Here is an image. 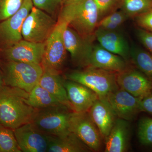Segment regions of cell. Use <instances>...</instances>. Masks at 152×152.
<instances>
[{"label":"cell","instance_id":"obj_27","mask_svg":"<svg viewBox=\"0 0 152 152\" xmlns=\"http://www.w3.org/2000/svg\"><path fill=\"white\" fill-rule=\"evenodd\" d=\"M140 141L145 145H152V118H143L140 121L138 128Z\"/></svg>","mask_w":152,"mask_h":152},{"label":"cell","instance_id":"obj_5","mask_svg":"<svg viewBox=\"0 0 152 152\" xmlns=\"http://www.w3.org/2000/svg\"><path fill=\"white\" fill-rule=\"evenodd\" d=\"M68 26L60 18L51 34L45 42V48L41 65L45 72L60 74L66 58L67 50L64 41V33Z\"/></svg>","mask_w":152,"mask_h":152},{"label":"cell","instance_id":"obj_14","mask_svg":"<svg viewBox=\"0 0 152 152\" xmlns=\"http://www.w3.org/2000/svg\"><path fill=\"white\" fill-rule=\"evenodd\" d=\"M107 99L118 118L130 121L141 111V99L134 96L119 87L110 93Z\"/></svg>","mask_w":152,"mask_h":152},{"label":"cell","instance_id":"obj_20","mask_svg":"<svg viewBox=\"0 0 152 152\" xmlns=\"http://www.w3.org/2000/svg\"><path fill=\"white\" fill-rule=\"evenodd\" d=\"M48 135V134H47ZM48 152H86L91 149L72 132L59 136L49 135Z\"/></svg>","mask_w":152,"mask_h":152},{"label":"cell","instance_id":"obj_8","mask_svg":"<svg viewBox=\"0 0 152 152\" xmlns=\"http://www.w3.org/2000/svg\"><path fill=\"white\" fill-rule=\"evenodd\" d=\"M34 7L31 0H23L20 8L11 17L0 22V48L3 50L23 39L22 29L26 18Z\"/></svg>","mask_w":152,"mask_h":152},{"label":"cell","instance_id":"obj_21","mask_svg":"<svg viewBox=\"0 0 152 152\" xmlns=\"http://www.w3.org/2000/svg\"><path fill=\"white\" fill-rule=\"evenodd\" d=\"M63 82L64 79L60 74L44 71L38 84L54 96L62 104L72 110Z\"/></svg>","mask_w":152,"mask_h":152},{"label":"cell","instance_id":"obj_34","mask_svg":"<svg viewBox=\"0 0 152 152\" xmlns=\"http://www.w3.org/2000/svg\"><path fill=\"white\" fill-rule=\"evenodd\" d=\"M5 86L4 82V78H3V74L0 72V88H2Z\"/></svg>","mask_w":152,"mask_h":152},{"label":"cell","instance_id":"obj_4","mask_svg":"<svg viewBox=\"0 0 152 152\" xmlns=\"http://www.w3.org/2000/svg\"><path fill=\"white\" fill-rule=\"evenodd\" d=\"M43 72L41 65L7 61L2 74L5 86L30 93L39 83Z\"/></svg>","mask_w":152,"mask_h":152},{"label":"cell","instance_id":"obj_2","mask_svg":"<svg viewBox=\"0 0 152 152\" xmlns=\"http://www.w3.org/2000/svg\"><path fill=\"white\" fill-rule=\"evenodd\" d=\"M58 18L84 37L94 39L95 32L101 20L94 0H66L63 2Z\"/></svg>","mask_w":152,"mask_h":152},{"label":"cell","instance_id":"obj_10","mask_svg":"<svg viewBox=\"0 0 152 152\" xmlns=\"http://www.w3.org/2000/svg\"><path fill=\"white\" fill-rule=\"evenodd\" d=\"M13 130L21 152H48V135L41 131L33 122L22 125Z\"/></svg>","mask_w":152,"mask_h":152},{"label":"cell","instance_id":"obj_12","mask_svg":"<svg viewBox=\"0 0 152 152\" xmlns=\"http://www.w3.org/2000/svg\"><path fill=\"white\" fill-rule=\"evenodd\" d=\"M45 42L35 43L22 39L12 46L3 50L7 61L41 65Z\"/></svg>","mask_w":152,"mask_h":152},{"label":"cell","instance_id":"obj_17","mask_svg":"<svg viewBox=\"0 0 152 152\" xmlns=\"http://www.w3.org/2000/svg\"><path fill=\"white\" fill-rule=\"evenodd\" d=\"M88 112L102 138L106 140L118 118L107 98H98Z\"/></svg>","mask_w":152,"mask_h":152},{"label":"cell","instance_id":"obj_13","mask_svg":"<svg viewBox=\"0 0 152 152\" xmlns=\"http://www.w3.org/2000/svg\"><path fill=\"white\" fill-rule=\"evenodd\" d=\"M64 38L66 50L73 62L78 66L86 67L94 39L84 37L68 26L64 32Z\"/></svg>","mask_w":152,"mask_h":152},{"label":"cell","instance_id":"obj_3","mask_svg":"<svg viewBox=\"0 0 152 152\" xmlns=\"http://www.w3.org/2000/svg\"><path fill=\"white\" fill-rule=\"evenodd\" d=\"M117 73L102 69L87 67L82 70L74 71L66 74L67 80L77 82L94 91L99 98H107L118 88Z\"/></svg>","mask_w":152,"mask_h":152},{"label":"cell","instance_id":"obj_35","mask_svg":"<svg viewBox=\"0 0 152 152\" xmlns=\"http://www.w3.org/2000/svg\"><path fill=\"white\" fill-rule=\"evenodd\" d=\"M66 1V0H62L63 2H64L65 1Z\"/></svg>","mask_w":152,"mask_h":152},{"label":"cell","instance_id":"obj_16","mask_svg":"<svg viewBox=\"0 0 152 152\" xmlns=\"http://www.w3.org/2000/svg\"><path fill=\"white\" fill-rule=\"evenodd\" d=\"M87 67L98 68L118 73L126 69V63L123 58L94 44L87 61Z\"/></svg>","mask_w":152,"mask_h":152},{"label":"cell","instance_id":"obj_33","mask_svg":"<svg viewBox=\"0 0 152 152\" xmlns=\"http://www.w3.org/2000/svg\"><path fill=\"white\" fill-rule=\"evenodd\" d=\"M141 111H144L152 114V93L141 99L140 102Z\"/></svg>","mask_w":152,"mask_h":152},{"label":"cell","instance_id":"obj_29","mask_svg":"<svg viewBox=\"0 0 152 152\" xmlns=\"http://www.w3.org/2000/svg\"><path fill=\"white\" fill-rule=\"evenodd\" d=\"M129 18L123 11H115L101 19L100 21L111 23L120 27Z\"/></svg>","mask_w":152,"mask_h":152},{"label":"cell","instance_id":"obj_22","mask_svg":"<svg viewBox=\"0 0 152 152\" xmlns=\"http://www.w3.org/2000/svg\"><path fill=\"white\" fill-rule=\"evenodd\" d=\"M28 100L30 105L37 109L63 105L38 83L28 93Z\"/></svg>","mask_w":152,"mask_h":152},{"label":"cell","instance_id":"obj_31","mask_svg":"<svg viewBox=\"0 0 152 152\" xmlns=\"http://www.w3.org/2000/svg\"><path fill=\"white\" fill-rule=\"evenodd\" d=\"M100 14L101 18L112 13L118 0H94Z\"/></svg>","mask_w":152,"mask_h":152},{"label":"cell","instance_id":"obj_7","mask_svg":"<svg viewBox=\"0 0 152 152\" xmlns=\"http://www.w3.org/2000/svg\"><path fill=\"white\" fill-rule=\"evenodd\" d=\"M57 23V20L48 14L33 7L23 24V39L33 42H45Z\"/></svg>","mask_w":152,"mask_h":152},{"label":"cell","instance_id":"obj_30","mask_svg":"<svg viewBox=\"0 0 152 152\" xmlns=\"http://www.w3.org/2000/svg\"><path fill=\"white\" fill-rule=\"evenodd\" d=\"M135 18L139 28L152 32V9Z\"/></svg>","mask_w":152,"mask_h":152},{"label":"cell","instance_id":"obj_15","mask_svg":"<svg viewBox=\"0 0 152 152\" xmlns=\"http://www.w3.org/2000/svg\"><path fill=\"white\" fill-rule=\"evenodd\" d=\"M63 83L73 112L88 111L99 98L96 93L84 85L68 80H64Z\"/></svg>","mask_w":152,"mask_h":152},{"label":"cell","instance_id":"obj_9","mask_svg":"<svg viewBox=\"0 0 152 152\" xmlns=\"http://www.w3.org/2000/svg\"><path fill=\"white\" fill-rule=\"evenodd\" d=\"M69 130L91 150L98 151L100 149L102 136L88 112H72L69 121Z\"/></svg>","mask_w":152,"mask_h":152},{"label":"cell","instance_id":"obj_26","mask_svg":"<svg viewBox=\"0 0 152 152\" xmlns=\"http://www.w3.org/2000/svg\"><path fill=\"white\" fill-rule=\"evenodd\" d=\"M34 7L44 11L57 20L62 7V0H31Z\"/></svg>","mask_w":152,"mask_h":152},{"label":"cell","instance_id":"obj_6","mask_svg":"<svg viewBox=\"0 0 152 152\" xmlns=\"http://www.w3.org/2000/svg\"><path fill=\"white\" fill-rule=\"evenodd\" d=\"M69 110L63 105L38 109L32 122L46 134L61 135L70 132L69 121L72 112Z\"/></svg>","mask_w":152,"mask_h":152},{"label":"cell","instance_id":"obj_1","mask_svg":"<svg viewBox=\"0 0 152 152\" xmlns=\"http://www.w3.org/2000/svg\"><path fill=\"white\" fill-rule=\"evenodd\" d=\"M28 93L5 86L0 88V124L14 130L32 122L38 109L28 102Z\"/></svg>","mask_w":152,"mask_h":152},{"label":"cell","instance_id":"obj_18","mask_svg":"<svg viewBox=\"0 0 152 152\" xmlns=\"http://www.w3.org/2000/svg\"><path fill=\"white\" fill-rule=\"evenodd\" d=\"M94 35L99 44L104 48L120 56L126 61L130 59V47L124 35L117 30L97 28Z\"/></svg>","mask_w":152,"mask_h":152},{"label":"cell","instance_id":"obj_11","mask_svg":"<svg viewBox=\"0 0 152 152\" xmlns=\"http://www.w3.org/2000/svg\"><path fill=\"white\" fill-rule=\"evenodd\" d=\"M116 81L119 88L141 99L152 93L151 80L140 70L126 69L117 73Z\"/></svg>","mask_w":152,"mask_h":152},{"label":"cell","instance_id":"obj_24","mask_svg":"<svg viewBox=\"0 0 152 152\" xmlns=\"http://www.w3.org/2000/svg\"><path fill=\"white\" fill-rule=\"evenodd\" d=\"M122 11L129 18H136L152 9V0H122Z\"/></svg>","mask_w":152,"mask_h":152},{"label":"cell","instance_id":"obj_32","mask_svg":"<svg viewBox=\"0 0 152 152\" xmlns=\"http://www.w3.org/2000/svg\"><path fill=\"white\" fill-rule=\"evenodd\" d=\"M136 34L140 42L148 51L152 54V32L138 28Z\"/></svg>","mask_w":152,"mask_h":152},{"label":"cell","instance_id":"obj_23","mask_svg":"<svg viewBox=\"0 0 152 152\" xmlns=\"http://www.w3.org/2000/svg\"><path fill=\"white\" fill-rule=\"evenodd\" d=\"M130 59L139 70L152 80V54L132 45L130 47Z\"/></svg>","mask_w":152,"mask_h":152},{"label":"cell","instance_id":"obj_25","mask_svg":"<svg viewBox=\"0 0 152 152\" xmlns=\"http://www.w3.org/2000/svg\"><path fill=\"white\" fill-rule=\"evenodd\" d=\"M0 152H22L14 130L0 124Z\"/></svg>","mask_w":152,"mask_h":152},{"label":"cell","instance_id":"obj_28","mask_svg":"<svg viewBox=\"0 0 152 152\" xmlns=\"http://www.w3.org/2000/svg\"><path fill=\"white\" fill-rule=\"evenodd\" d=\"M23 0H0V22L18 12Z\"/></svg>","mask_w":152,"mask_h":152},{"label":"cell","instance_id":"obj_19","mask_svg":"<svg viewBox=\"0 0 152 152\" xmlns=\"http://www.w3.org/2000/svg\"><path fill=\"white\" fill-rule=\"evenodd\" d=\"M130 126L126 120L118 118L106 139V152H124L127 150Z\"/></svg>","mask_w":152,"mask_h":152}]
</instances>
